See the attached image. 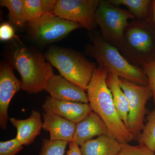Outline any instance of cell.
Instances as JSON below:
<instances>
[{"mask_svg": "<svg viewBox=\"0 0 155 155\" xmlns=\"http://www.w3.org/2000/svg\"><path fill=\"white\" fill-rule=\"evenodd\" d=\"M117 48L135 67L155 61V26L149 20L129 22Z\"/></svg>", "mask_w": 155, "mask_h": 155, "instance_id": "obj_3", "label": "cell"}, {"mask_svg": "<svg viewBox=\"0 0 155 155\" xmlns=\"http://www.w3.org/2000/svg\"><path fill=\"white\" fill-rule=\"evenodd\" d=\"M9 121L17 130L16 139L22 145H29L40 134L43 122L41 115L38 111L33 110L30 117L22 120L10 118Z\"/></svg>", "mask_w": 155, "mask_h": 155, "instance_id": "obj_15", "label": "cell"}, {"mask_svg": "<svg viewBox=\"0 0 155 155\" xmlns=\"http://www.w3.org/2000/svg\"><path fill=\"white\" fill-rule=\"evenodd\" d=\"M107 84L110 91L113 101L120 118L128 128L127 120L129 114L128 100L119 84V77L109 73Z\"/></svg>", "mask_w": 155, "mask_h": 155, "instance_id": "obj_17", "label": "cell"}, {"mask_svg": "<svg viewBox=\"0 0 155 155\" xmlns=\"http://www.w3.org/2000/svg\"><path fill=\"white\" fill-rule=\"evenodd\" d=\"M0 5L9 11L12 23L17 27H22L27 23L24 6V0H1Z\"/></svg>", "mask_w": 155, "mask_h": 155, "instance_id": "obj_20", "label": "cell"}, {"mask_svg": "<svg viewBox=\"0 0 155 155\" xmlns=\"http://www.w3.org/2000/svg\"><path fill=\"white\" fill-rule=\"evenodd\" d=\"M119 84L128 100V129L137 140L144 127L146 105L153 97L152 92L148 84L139 85L120 78Z\"/></svg>", "mask_w": 155, "mask_h": 155, "instance_id": "obj_7", "label": "cell"}, {"mask_svg": "<svg viewBox=\"0 0 155 155\" xmlns=\"http://www.w3.org/2000/svg\"><path fill=\"white\" fill-rule=\"evenodd\" d=\"M23 149L16 138L0 142V155H16Z\"/></svg>", "mask_w": 155, "mask_h": 155, "instance_id": "obj_24", "label": "cell"}, {"mask_svg": "<svg viewBox=\"0 0 155 155\" xmlns=\"http://www.w3.org/2000/svg\"><path fill=\"white\" fill-rule=\"evenodd\" d=\"M121 145L111 136L103 135L85 142L80 149L82 155H118Z\"/></svg>", "mask_w": 155, "mask_h": 155, "instance_id": "obj_16", "label": "cell"}, {"mask_svg": "<svg viewBox=\"0 0 155 155\" xmlns=\"http://www.w3.org/2000/svg\"><path fill=\"white\" fill-rule=\"evenodd\" d=\"M28 24L34 39L43 45L60 40L73 30L81 28L78 23L62 19L53 13L43 14Z\"/></svg>", "mask_w": 155, "mask_h": 155, "instance_id": "obj_8", "label": "cell"}, {"mask_svg": "<svg viewBox=\"0 0 155 155\" xmlns=\"http://www.w3.org/2000/svg\"><path fill=\"white\" fill-rule=\"evenodd\" d=\"M45 90L54 99L85 104L89 102L87 95L84 90L61 75L54 74L49 80Z\"/></svg>", "mask_w": 155, "mask_h": 155, "instance_id": "obj_12", "label": "cell"}, {"mask_svg": "<svg viewBox=\"0 0 155 155\" xmlns=\"http://www.w3.org/2000/svg\"><path fill=\"white\" fill-rule=\"evenodd\" d=\"M67 155H82L81 153L80 148L74 142L69 143V149Z\"/></svg>", "mask_w": 155, "mask_h": 155, "instance_id": "obj_27", "label": "cell"}, {"mask_svg": "<svg viewBox=\"0 0 155 155\" xmlns=\"http://www.w3.org/2000/svg\"><path fill=\"white\" fill-rule=\"evenodd\" d=\"M76 123L51 112L43 114L42 129L49 132L50 140L73 141Z\"/></svg>", "mask_w": 155, "mask_h": 155, "instance_id": "obj_13", "label": "cell"}, {"mask_svg": "<svg viewBox=\"0 0 155 155\" xmlns=\"http://www.w3.org/2000/svg\"><path fill=\"white\" fill-rule=\"evenodd\" d=\"M57 0H24L27 22L37 19L48 13H53Z\"/></svg>", "mask_w": 155, "mask_h": 155, "instance_id": "obj_19", "label": "cell"}, {"mask_svg": "<svg viewBox=\"0 0 155 155\" xmlns=\"http://www.w3.org/2000/svg\"><path fill=\"white\" fill-rule=\"evenodd\" d=\"M118 155H155V154L143 145L132 146L126 143L122 144Z\"/></svg>", "mask_w": 155, "mask_h": 155, "instance_id": "obj_23", "label": "cell"}, {"mask_svg": "<svg viewBox=\"0 0 155 155\" xmlns=\"http://www.w3.org/2000/svg\"><path fill=\"white\" fill-rule=\"evenodd\" d=\"M149 20L155 26V0L152 1L151 9L150 15Z\"/></svg>", "mask_w": 155, "mask_h": 155, "instance_id": "obj_28", "label": "cell"}, {"mask_svg": "<svg viewBox=\"0 0 155 155\" xmlns=\"http://www.w3.org/2000/svg\"><path fill=\"white\" fill-rule=\"evenodd\" d=\"M13 67L21 77L22 89L29 94L45 90L54 75L52 66L41 53L26 48H17L12 54Z\"/></svg>", "mask_w": 155, "mask_h": 155, "instance_id": "obj_4", "label": "cell"}, {"mask_svg": "<svg viewBox=\"0 0 155 155\" xmlns=\"http://www.w3.org/2000/svg\"><path fill=\"white\" fill-rule=\"evenodd\" d=\"M130 19L135 20L130 11L114 5L108 1H100L95 14L102 37L116 48L122 41Z\"/></svg>", "mask_w": 155, "mask_h": 155, "instance_id": "obj_6", "label": "cell"}, {"mask_svg": "<svg viewBox=\"0 0 155 155\" xmlns=\"http://www.w3.org/2000/svg\"><path fill=\"white\" fill-rule=\"evenodd\" d=\"M103 135H110L107 127L99 116L92 112L80 122L76 123L72 142L81 146L94 137Z\"/></svg>", "mask_w": 155, "mask_h": 155, "instance_id": "obj_14", "label": "cell"}, {"mask_svg": "<svg viewBox=\"0 0 155 155\" xmlns=\"http://www.w3.org/2000/svg\"><path fill=\"white\" fill-rule=\"evenodd\" d=\"M68 143L67 141L44 139L39 155H64Z\"/></svg>", "mask_w": 155, "mask_h": 155, "instance_id": "obj_22", "label": "cell"}, {"mask_svg": "<svg viewBox=\"0 0 155 155\" xmlns=\"http://www.w3.org/2000/svg\"><path fill=\"white\" fill-rule=\"evenodd\" d=\"M148 81V85L152 92L154 103L155 105V61L142 67Z\"/></svg>", "mask_w": 155, "mask_h": 155, "instance_id": "obj_25", "label": "cell"}, {"mask_svg": "<svg viewBox=\"0 0 155 155\" xmlns=\"http://www.w3.org/2000/svg\"><path fill=\"white\" fill-rule=\"evenodd\" d=\"M45 112H51L77 123L93 112L89 104L67 101L47 97L42 106Z\"/></svg>", "mask_w": 155, "mask_h": 155, "instance_id": "obj_11", "label": "cell"}, {"mask_svg": "<svg viewBox=\"0 0 155 155\" xmlns=\"http://www.w3.org/2000/svg\"><path fill=\"white\" fill-rule=\"evenodd\" d=\"M109 2L118 7L126 6L136 20L145 22L149 19L152 1L150 0H108Z\"/></svg>", "mask_w": 155, "mask_h": 155, "instance_id": "obj_18", "label": "cell"}, {"mask_svg": "<svg viewBox=\"0 0 155 155\" xmlns=\"http://www.w3.org/2000/svg\"><path fill=\"white\" fill-rule=\"evenodd\" d=\"M100 2V0H58L53 13L91 31L97 25L95 14Z\"/></svg>", "mask_w": 155, "mask_h": 155, "instance_id": "obj_9", "label": "cell"}, {"mask_svg": "<svg viewBox=\"0 0 155 155\" xmlns=\"http://www.w3.org/2000/svg\"><path fill=\"white\" fill-rule=\"evenodd\" d=\"M89 36L92 44L87 47V52L96 60L99 66L104 67L109 73L133 83L140 85L148 84L142 68L130 64L117 48L103 38L101 33L93 31Z\"/></svg>", "mask_w": 155, "mask_h": 155, "instance_id": "obj_2", "label": "cell"}, {"mask_svg": "<svg viewBox=\"0 0 155 155\" xmlns=\"http://www.w3.org/2000/svg\"><path fill=\"white\" fill-rule=\"evenodd\" d=\"M45 58L63 77L84 91H87L97 67L95 64L79 53L60 48H51Z\"/></svg>", "mask_w": 155, "mask_h": 155, "instance_id": "obj_5", "label": "cell"}, {"mask_svg": "<svg viewBox=\"0 0 155 155\" xmlns=\"http://www.w3.org/2000/svg\"><path fill=\"white\" fill-rule=\"evenodd\" d=\"M22 89L21 81L14 75L12 67L8 64L0 68V127L5 130L8 119V110L14 95Z\"/></svg>", "mask_w": 155, "mask_h": 155, "instance_id": "obj_10", "label": "cell"}, {"mask_svg": "<svg viewBox=\"0 0 155 155\" xmlns=\"http://www.w3.org/2000/svg\"><path fill=\"white\" fill-rule=\"evenodd\" d=\"M15 36V31L13 26L7 22H4L0 25V40L8 41Z\"/></svg>", "mask_w": 155, "mask_h": 155, "instance_id": "obj_26", "label": "cell"}, {"mask_svg": "<svg viewBox=\"0 0 155 155\" xmlns=\"http://www.w3.org/2000/svg\"><path fill=\"white\" fill-rule=\"evenodd\" d=\"M137 141L155 153V108L148 116L147 123Z\"/></svg>", "mask_w": 155, "mask_h": 155, "instance_id": "obj_21", "label": "cell"}, {"mask_svg": "<svg viewBox=\"0 0 155 155\" xmlns=\"http://www.w3.org/2000/svg\"><path fill=\"white\" fill-rule=\"evenodd\" d=\"M108 72L98 66L87 87V97L92 111L99 116L107 127L110 135L121 144L129 143L134 137L120 118L107 84Z\"/></svg>", "mask_w": 155, "mask_h": 155, "instance_id": "obj_1", "label": "cell"}]
</instances>
